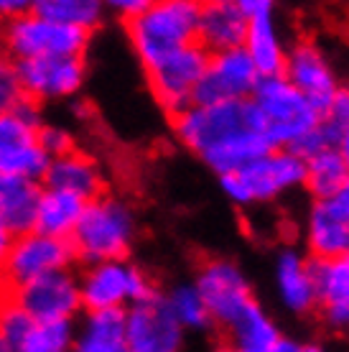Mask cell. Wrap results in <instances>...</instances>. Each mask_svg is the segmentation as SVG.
Here are the masks:
<instances>
[{
	"mask_svg": "<svg viewBox=\"0 0 349 352\" xmlns=\"http://www.w3.org/2000/svg\"><path fill=\"white\" fill-rule=\"evenodd\" d=\"M174 138L219 176L235 174L271 153L253 102L192 105L171 118Z\"/></svg>",
	"mask_w": 349,
	"mask_h": 352,
	"instance_id": "cell-1",
	"label": "cell"
},
{
	"mask_svg": "<svg viewBox=\"0 0 349 352\" xmlns=\"http://www.w3.org/2000/svg\"><path fill=\"white\" fill-rule=\"evenodd\" d=\"M199 0H150L138 18L125 23L135 59L148 72L171 54L196 44Z\"/></svg>",
	"mask_w": 349,
	"mask_h": 352,
	"instance_id": "cell-2",
	"label": "cell"
},
{
	"mask_svg": "<svg viewBox=\"0 0 349 352\" xmlns=\"http://www.w3.org/2000/svg\"><path fill=\"white\" fill-rule=\"evenodd\" d=\"M138 238V214L133 204L115 194H102L87 202L79 220L71 248L82 265L128 261Z\"/></svg>",
	"mask_w": 349,
	"mask_h": 352,
	"instance_id": "cell-3",
	"label": "cell"
},
{
	"mask_svg": "<svg viewBox=\"0 0 349 352\" xmlns=\"http://www.w3.org/2000/svg\"><path fill=\"white\" fill-rule=\"evenodd\" d=\"M250 102L271 148H296L324 120V115L286 77L260 80Z\"/></svg>",
	"mask_w": 349,
	"mask_h": 352,
	"instance_id": "cell-4",
	"label": "cell"
},
{
	"mask_svg": "<svg viewBox=\"0 0 349 352\" xmlns=\"http://www.w3.org/2000/svg\"><path fill=\"white\" fill-rule=\"evenodd\" d=\"M219 189L235 207H262L306 189V161L289 148H273L250 166L219 176Z\"/></svg>",
	"mask_w": 349,
	"mask_h": 352,
	"instance_id": "cell-5",
	"label": "cell"
},
{
	"mask_svg": "<svg viewBox=\"0 0 349 352\" xmlns=\"http://www.w3.org/2000/svg\"><path fill=\"white\" fill-rule=\"evenodd\" d=\"M92 34L82 28L61 26L38 13H26L0 26V46L16 59H56V56H85Z\"/></svg>",
	"mask_w": 349,
	"mask_h": 352,
	"instance_id": "cell-6",
	"label": "cell"
},
{
	"mask_svg": "<svg viewBox=\"0 0 349 352\" xmlns=\"http://www.w3.org/2000/svg\"><path fill=\"white\" fill-rule=\"evenodd\" d=\"M79 291L85 311H128L158 289L133 261H107L82 268Z\"/></svg>",
	"mask_w": 349,
	"mask_h": 352,
	"instance_id": "cell-7",
	"label": "cell"
},
{
	"mask_svg": "<svg viewBox=\"0 0 349 352\" xmlns=\"http://www.w3.org/2000/svg\"><path fill=\"white\" fill-rule=\"evenodd\" d=\"M194 286L210 309L214 327L222 332H227L258 301L253 278L232 258H207L194 273Z\"/></svg>",
	"mask_w": 349,
	"mask_h": 352,
	"instance_id": "cell-8",
	"label": "cell"
},
{
	"mask_svg": "<svg viewBox=\"0 0 349 352\" xmlns=\"http://www.w3.org/2000/svg\"><path fill=\"white\" fill-rule=\"evenodd\" d=\"M283 77L326 118L332 113L339 95L344 92L339 69L334 67L329 52L314 38L291 41Z\"/></svg>",
	"mask_w": 349,
	"mask_h": 352,
	"instance_id": "cell-9",
	"label": "cell"
},
{
	"mask_svg": "<svg viewBox=\"0 0 349 352\" xmlns=\"http://www.w3.org/2000/svg\"><path fill=\"white\" fill-rule=\"evenodd\" d=\"M212 54L199 44H192L181 52L171 54L168 59L148 69V87L158 107L166 115L176 118L186 107L194 105V97L199 89Z\"/></svg>",
	"mask_w": 349,
	"mask_h": 352,
	"instance_id": "cell-10",
	"label": "cell"
},
{
	"mask_svg": "<svg viewBox=\"0 0 349 352\" xmlns=\"http://www.w3.org/2000/svg\"><path fill=\"white\" fill-rule=\"evenodd\" d=\"M77 256L71 240H61L44 235V232H26L13 240V248L8 253L5 268H3V281L10 291L21 289L26 283L44 278L49 273L71 271Z\"/></svg>",
	"mask_w": 349,
	"mask_h": 352,
	"instance_id": "cell-11",
	"label": "cell"
},
{
	"mask_svg": "<svg viewBox=\"0 0 349 352\" xmlns=\"http://www.w3.org/2000/svg\"><path fill=\"white\" fill-rule=\"evenodd\" d=\"M10 296L36 324H56V322H74L85 311L82 291H79V273L59 271L44 278L13 289Z\"/></svg>",
	"mask_w": 349,
	"mask_h": 352,
	"instance_id": "cell-12",
	"label": "cell"
},
{
	"mask_svg": "<svg viewBox=\"0 0 349 352\" xmlns=\"http://www.w3.org/2000/svg\"><path fill=\"white\" fill-rule=\"evenodd\" d=\"M304 250L316 263L349 258V186L332 199H311L304 214Z\"/></svg>",
	"mask_w": 349,
	"mask_h": 352,
	"instance_id": "cell-13",
	"label": "cell"
},
{
	"mask_svg": "<svg viewBox=\"0 0 349 352\" xmlns=\"http://www.w3.org/2000/svg\"><path fill=\"white\" fill-rule=\"evenodd\" d=\"M128 347L131 352H181L183 327L171 314L164 291L150 294L148 299L133 304L125 311Z\"/></svg>",
	"mask_w": 349,
	"mask_h": 352,
	"instance_id": "cell-14",
	"label": "cell"
},
{
	"mask_svg": "<svg viewBox=\"0 0 349 352\" xmlns=\"http://www.w3.org/2000/svg\"><path fill=\"white\" fill-rule=\"evenodd\" d=\"M250 54L243 49L212 54L207 74L201 80L194 105H222V102H247L260 85Z\"/></svg>",
	"mask_w": 349,
	"mask_h": 352,
	"instance_id": "cell-15",
	"label": "cell"
},
{
	"mask_svg": "<svg viewBox=\"0 0 349 352\" xmlns=\"http://www.w3.org/2000/svg\"><path fill=\"white\" fill-rule=\"evenodd\" d=\"M273 291L280 309L291 317L306 319L319 311L316 263L304 248L283 245L273 258Z\"/></svg>",
	"mask_w": 349,
	"mask_h": 352,
	"instance_id": "cell-16",
	"label": "cell"
},
{
	"mask_svg": "<svg viewBox=\"0 0 349 352\" xmlns=\"http://www.w3.org/2000/svg\"><path fill=\"white\" fill-rule=\"evenodd\" d=\"M18 74L23 95L34 102H56L69 100L82 89L87 80L85 56H56V59H31L18 62Z\"/></svg>",
	"mask_w": 349,
	"mask_h": 352,
	"instance_id": "cell-17",
	"label": "cell"
},
{
	"mask_svg": "<svg viewBox=\"0 0 349 352\" xmlns=\"http://www.w3.org/2000/svg\"><path fill=\"white\" fill-rule=\"evenodd\" d=\"M49 156L38 146V131L13 113L0 115V176H23L44 182Z\"/></svg>",
	"mask_w": 349,
	"mask_h": 352,
	"instance_id": "cell-18",
	"label": "cell"
},
{
	"mask_svg": "<svg viewBox=\"0 0 349 352\" xmlns=\"http://www.w3.org/2000/svg\"><path fill=\"white\" fill-rule=\"evenodd\" d=\"M250 21L243 13L237 0H207L199 10V31L196 44L210 54L243 49L247 38Z\"/></svg>",
	"mask_w": 349,
	"mask_h": 352,
	"instance_id": "cell-19",
	"label": "cell"
},
{
	"mask_svg": "<svg viewBox=\"0 0 349 352\" xmlns=\"http://www.w3.org/2000/svg\"><path fill=\"white\" fill-rule=\"evenodd\" d=\"M41 184L46 189L74 194L85 202H92V199L105 194V174H102V166L97 164L95 156L77 148L67 156L49 161V168H46Z\"/></svg>",
	"mask_w": 349,
	"mask_h": 352,
	"instance_id": "cell-20",
	"label": "cell"
},
{
	"mask_svg": "<svg viewBox=\"0 0 349 352\" xmlns=\"http://www.w3.org/2000/svg\"><path fill=\"white\" fill-rule=\"evenodd\" d=\"M291 41L283 36V26L278 21V13L253 18L245 38V52L250 54L255 69L262 80L268 77H283L286 59H289Z\"/></svg>",
	"mask_w": 349,
	"mask_h": 352,
	"instance_id": "cell-21",
	"label": "cell"
},
{
	"mask_svg": "<svg viewBox=\"0 0 349 352\" xmlns=\"http://www.w3.org/2000/svg\"><path fill=\"white\" fill-rule=\"evenodd\" d=\"M316 263V261H314ZM319 319L334 332L349 329V258L316 263Z\"/></svg>",
	"mask_w": 349,
	"mask_h": 352,
	"instance_id": "cell-22",
	"label": "cell"
},
{
	"mask_svg": "<svg viewBox=\"0 0 349 352\" xmlns=\"http://www.w3.org/2000/svg\"><path fill=\"white\" fill-rule=\"evenodd\" d=\"M41 194H44L41 182L23 176H0V222L16 238L36 230Z\"/></svg>",
	"mask_w": 349,
	"mask_h": 352,
	"instance_id": "cell-23",
	"label": "cell"
},
{
	"mask_svg": "<svg viewBox=\"0 0 349 352\" xmlns=\"http://www.w3.org/2000/svg\"><path fill=\"white\" fill-rule=\"evenodd\" d=\"M74 352H131L125 311H85L77 322Z\"/></svg>",
	"mask_w": 349,
	"mask_h": 352,
	"instance_id": "cell-24",
	"label": "cell"
},
{
	"mask_svg": "<svg viewBox=\"0 0 349 352\" xmlns=\"http://www.w3.org/2000/svg\"><path fill=\"white\" fill-rule=\"evenodd\" d=\"M87 202L79 199L74 194L56 192V189H46L38 202V214H36V230L52 235V238L71 240L74 230H77L82 214H85Z\"/></svg>",
	"mask_w": 349,
	"mask_h": 352,
	"instance_id": "cell-25",
	"label": "cell"
},
{
	"mask_svg": "<svg viewBox=\"0 0 349 352\" xmlns=\"http://www.w3.org/2000/svg\"><path fill=\"white\" fill-rule=\"evenodd\" d=\"M229 344L245 352H262L271 350L283 340V329L273 319V314L262 307L260 301H255L253 307L237 319L235 324L227 329Z\"/></svg>",
	"mask_w": 349,
	"mask_h": 352,
	"instance_id": "cell-26",
	"label": "cell"
},
{
	"mask_svg": "<svg viewBox=\"0 0 349 352\" xmlns=\"http://www.w3.org/2000/svg\"><path fill=\"white\" fill-rule=\"evenodd\" d=\"M349 186V164L339 148H324L306 161V192L311 199H332Z\"/></svg>",
	"mask_w": 349,
	"mask_h": 352,
	"instance_id": "cell-27",
	"label": "cell"
},
{
	"mask_svg": "<svg viewBox=\"0 0 349 352\" xmlns=\"http://www.w3.org/2000/svg\"><path fill=\"white\" fill-rule=\"evenodd\" d=\"M34 13L49 18L54 23L82 28L92 34L107 16V6L100 0H36Z\"/></svg>",
	"mask_w": 349,
	"mask_h": 352,
	"instance_id": "cell-28",
	"label": "cell"
},
{
	"mask_svg": "<svg viewBox=\"0 0 349 352\" xmlns=\"http://www.w3.org/2000/svg\"><path fill=\"white\" fill-rule=\"evenodd\" d=\"M166 301L176 322L183 327V332H212L214 329V319L194 281L176 283L174 289L166 291Z\"/></svg>",
	"mask_w": 349,
	"mask_h": 352,
	"instance_id": "cell-29",
	"label": "cell"
},
{
	"mask_svg": "<svg viewBox=\"0 0 349 352\" xmlns=\"http://www.w3.org/2000/svg\"><path fill=\"white\" fill-rule=\"evenodd\" d=\"M74 335L77 322L36 324V329L18 344L16 352H74Z\"/></svg>",
	"mask_w": 349,
	"mask_h": 352,
	"instance_id": "cell-30",
	"label": "cell"
},
{
	"mask_svg": "<svg viewBox=\"0 0 349 352\" xmlns=\"http://www.w3.org/2000/svg\"><path fill=\"white\" fill-rule=\"evenodd\" d=\"M34 329H36V322L28 317L23 309L18 307L16 299H13L10 294L0 301V335H3V340H5L13 350H16L18 344L23 342Z\"/></svg>",
	"mask_w": 349,
	"mask_h": 352,
	"instance_id": "cell-31",
	"label": "cell"
},
{
	"mask_svg": "<svg viewBox=\"0 0 349 352\" xmlns=\"http://www.w3.org/2000/svg\"><path fill=\"white\" fill-rule=\"evenodd\" d=\"M23 97L26 95L18 74V62L0 46V115L10 113Z\"/></svg>",
	"mask_w": 349,
	"mask_h": 352,
	"instance_id": "cell-32",
	"label": "cell"
},
{
	"mask_svg": "<svg viewBox=\"0 0 349 352\" xmlns=\"http://www.w3.org/2000/svg\"><path fill=\"white\" fill-rule=\"evenodd\" d=\"M38 146L44 148L49 159H59V156H67L71 151H77L74 133L56 123H44L38 128Z\"/></svg>",
	"mask_w": 349,
	"mask_h": 352,
	"instance_id": "cell-33",
	"label": "cell"
},
{
	"mask_svg": "<svg viewBox=\"0 0 349 352\" xmlns=\"http://www.w3.org/2000/svg\"><path fill=\"white\" fill-rule=\"evenodd\" d=\"M326 118H332L334 125H337V148L341 151V156L347 159L349 164V87H344V92L339 95L334 110Z\"/></svg>",
	"mask_w": 349,
	"mask_h": 352,
	"instance_id": "cell-34",
	"label": "cell"
},
{
	"mask_svg": "<svg viewBox=\"0 0 349 352\" xmlns=\"http://www.w3.org/2000/svg\"><path fill=\"white\" fill-rule=\"evenodd\" d=\"M148 3L150 0H110L105 6H107V13L122 18V23H128V21L138 18L143 10L148 8Z\"/></svg>",
	"mask_w": 349,
	"mask_h": 352,
	"instance_id": "cell-35",
	"label": "cell"
},
{
	"mask_svg": "<svg viewBox=\"0 0 349 352\" xmlns=\"http://www.w3.org/2000/svg\"><path fill=\"white\" fill-rule=\"evenodd\" d=\"M31 10H34L31 0H0V26L10 23V21H16L21 16H26Z\"/></svg>",
	"mask_w": 349,
	"mask_h": 352,
	"instance_id": "cell-36",
	"label": "cell"
},
{
	"mask_svg": "<svg viewBox=\"0 0 349 352\" xmlns=\"http://www.w3.org/2000/svg\"><path fill=\"white\" fill-rule=\"evenodd\" d=\"M243 13L247 16V21L260 16H268V13H275V3L273 0H237Z\"/></svg>",
	"mask_w": 349,
	"mask_h": 352,
	"instance_id": "cell-37",
	"label": "cell"
},
{
	"mask_svg": "<svg viewBox=\"0 0 349 352\" xmlns=\"http://www.w3.org/2000/svg\"><path fill=\"white\" fill-rule=\"evenodd\" d=\"M13 240H16V235H13V232L0 222V276H3V268H5L10 248H13Z\"/></svg>",
	"mask_w": 349,
	"mask_h": 352,
	"instance_id": "cell-38",
	"label": "cell"
},
{
	"mask_svg": "<svg viewBox=\"0 0 349 352\" xmlns=\"http://www.w3.org/2000/svg\"><path fill=\"white\" fill-rule=\"evenodd\" d=\"M298 350H301V342L286 335L278 344H275V347H271V350H262V352H298ZM235 352H245V350H237V347H235Z\"/></svg>",
	"mask_w": 349,
	"mask_h": 352,
	"instance_id": "cell-39",
	"label": "cell"
},
{
	"mask_svg": "<svg viewBox=\"0 0 349 352\" xmlns=\"http://www.w3.org/2000/svg\"><path fill=\"white\" fill-rule=\"evenodd\" d=\"M298 352H326L322 342H301V350Z\"/></svg>",
	"mask_w": 349,
	"mask_h": 352,
	"instance_id": "cell-40",
	"label": "cell"
},
{
	"mask_svg": "<svg viewBox=\"0 0 349 352\" xmlns=\"http://www.w3.org/2000/svg\"><path fill=\"white\" fill-rule=\"evenodd\" d=\"M212 352H235V347H232L229 342H219L212 347Z\"/></svg>",
	"mask_w": 349,
	"mask_h": 352,
	"instance_id": "cell-41",
	"label": "cell"
},
{
	"mask_svg": "<svg viewBox=\"0 0 349 352\" xmlns=\"http://www.w3.org/2000/svg\"><path fill=\"white\" fill-rule=\"evenodd\" d=\"M0 352H16L8 342H5V340H3V335H0Z\"/></svg>",
	"mask_w": 349,
	"mask_h": 352,
	"instance_id": "cell-42",
	"label": "cell"
}]
</instances>
